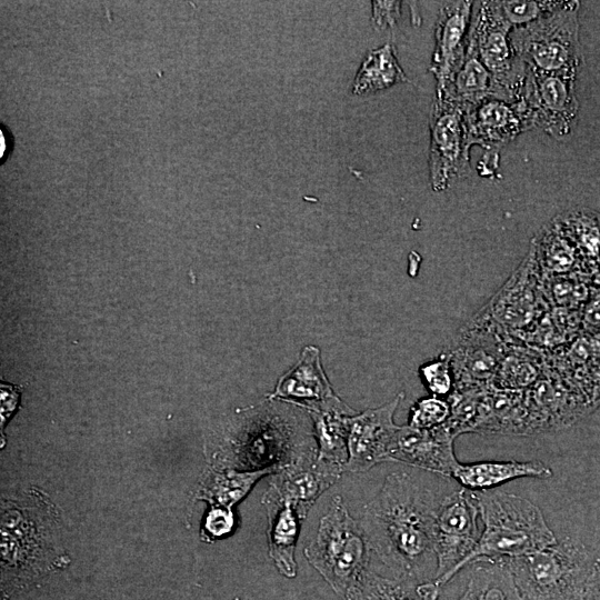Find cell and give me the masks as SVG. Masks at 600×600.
Masks as SVG:
<instances>
[{
    "mask_svg": "<svg viewBox=\"0 0 600 600\" xmlns=\"http://www.w3.org/2000/svg\"><path fill=\"white\" fill-rule=\"evenodd\" d=\"M512 29L501 14L497 1L474 2L469 44L494 78L503 100L520 102L528 67L512 46Z\"/></svg>",
    "mask_w": 600,
    "mask_h": 600,
    "instance_id": "6",
    "label": "cell"
},
{
    "mask_svg": "<svg viewBox=\"0 0 600 600\" xmlns=\"http://www.w3.org/2000/svg\"><path fill=\"white\" fill-rule=\"evenodd\" d=\"M551 222L573 244L594 277L600 266V212L574 208L556 216Z\"/></svg>",
    "mask_w": 600,
    "mask_h": 600,
    "instance_id": "24",
    "label": "cell"
},
{
    "mask_svg": "<svg viewBox=\"0 0 600 600\" xmlns=\"http://www.w3.org/2000/svg\"><path fill=\"white\" fill-rule=\"evenodd\" d=\"M474 568L459 600H523L504 560Z\"/></svg>",
    "mask_w": 600,
    "mask_h": 600,
    "instance_id": "27",
    "label": "cell"
},
{
    "mask_svg": "<svg viewBox=\"0 0 600 600\" xmlns=\"http://www.w3.org/2000/svg\"><path fill=\"white\" fill-rule=\"evenodd\" d=\"M370 552L361 522L350 516L340 496L332 498L316 538L303 550L310 564L346 599L366 574Z\"/></svg>",
    "mask_w": 600,
    "mask_h": 600,
    "instance_id": "3",
    "label": "cell"
},
{
    "mask_svg": "<svg viewBox=\"0 0 600 600\" xmlns=\"http://www.w3.org/2000/svg\"><path fill=\"white\" fill-rule=\"evenodd\" d=\"M567 1H497L507 22L514 29L533 22L564 6Z\"/></svg>",
    "mask_w": 600,
    "mask_h": 600,
    "instance_id": "30",
    "label": "cell"
},
{
    "mask_svg": "<svg viewBox=\"0 0 600 600\" xmlns=\"http://www.w3.org/2000/svg\"><path fill=\"white\" fill-rule=\"evenodd\" d=\"M473 432L514 436L528 433L524 391L504 390L493 386L487 388Z\"/></svg>",
    "mask_w": 600,
    "mask_h": 600,
    "instance_id": "19",
    "label": "cell"
},
{
    "mask_svg": "<svg viewBox=\"0 0 600 600\" xmlns=\"http://www.w3.org/2000/svg\"><path fill=\"white\" fill-rule=\"evenodd\" d=\"M407 81L408 78L396 56L394 46L386 43L367 53L354 77L352 92L376 93Z\"/></svg>",
    "mask_w": 600,
    "mask_h": 600,
    "instance_id": "25",
    "label": "cell"
},
{
    "mask_svg": "<svg viewBox=\"0 0 600 600\" xmlns=\"http://www.w3.org/2000/svg\"><path fill=\"white\" fill-rule=\"evenodd\" d=\"M234 524V519L231 510L221 507H213L207 518L204 528L212 537H222L229 533Z\"/></svg>",
    "mask_w": 600,
    "mask_h": 600,
    "instance_id": "34",
    "label": "cell"
},
{
    "mask_svg": "<svg viewBox=\"0 0 600 600\" xmlns=\"http://www.w3.org/2000/svg\"><path fill=\"white\" fill-rule=\"evenodd\" d=\"M400 1H372L371 23L377 30L393 28L401 16Z\"/></svg>",
    "mask_w": 600,
    "mask_h": 600,
    "instance_id": "33",
    "label": "cell"
},
{
    "mask_svg": "<svg viewBox=\"0 0 600 600\" xmlns=\"http://www.w3.org/2000/svg\"><path fill=\"white\" fill-rule=\"evenodd\" d=\"M577 72H538L528 68L522 101L533 126L557 140L572 133L579 114Z\"/></svg>",
    "mask_w": 600,
    "mask_h": 600,
    "instance_id": "11",
    "label": "cell"
},
{
    "mask_svg": "<svg viewBox=\"0 0 600 600\" xmlns=\"http://www.w3.org/2000/svg\"><path fill=\"white\" fill-rule=\"evenodd\" d=\"M579 9V1H567L560 9L512 29V46L529 69L578 73L582 60Z\"/></svg>",
    "mask_w": 600,
    "mask_h": 600,
    "instance_id": "5",
    "label": "cell"
},
{
    "mask_svg": "<svg viewBox=\"0 0 600 600\" xmlns=\"http://www.w3.org/2000/svg\"><path fill=\"white\" fill-rule=\"evenodd\" d=\"M473 1H446L439 9L434 29V49L429 71L442 90L461 66L469 44Z\"/></svg>",
    "mask_w": 600,
    "mask_h": 600,
    "instance_id": "14",
    "label": "cell"
},
{
    "mask_svg": "<svg viewBox=\"0 0 600 600\" xmlns=\"http://www.w3.org/2000/svg\"><path fill=\"white\" fill-rule=\"evenodd\" d=\"M466 107L436 93L429 118V177L441 192L469 172L470 146L464 122Z\"/></svg>",
    "mask_w": 600,
    "mask_h": 600,
    "instance_id": "8",
    "label": "cell"
},
{
    "mask_svg": "<svg viewBox=\"0 0 600 600\" xmlns=\"http://www.w3.org/2000/svg\"><path fill=\"white\" fill-rule=\"evenodd\" d=\"M581 600H600V557H597L586 581Z\"/></svg>",
    "mask_w": 600,
    "mask_h": 600,
    "instance_id": "35",
    "label": "cell"
},
{
    "mask_svg": "<svg viewBox=\"0 0 600 600\" xmlns=\"http://www.w3.org/2000/svg\"><path fill=\"white\" fill-rule=\"evenodd\" d=\"M596 558L584 543L567 537L504 561L523 600H581Z\"/></svg>",
    "mask_w": 600,
    "mask_h": 600,
    "instance_id": "4",
    "label": "cell"
},
{
    "mask_svg": "<svg viewBox=\"0 0 600 600\" xmlns=\"http://www.w3.org/2000/svg\"><path fill=\"white\" fill-rule=\"evenodd\" d=\"M308 413L313 421L317 459L346 471L348 419L354 411L343 402L327 409L310 410Z\"/></svg>",
    "mask_w": 600,
    "mask_h": 600,
    "instance_id": "22",
    "label": "cell"
},
{
    "mask_svg": "<svg viewBox=\"0 0 600 600\" xmlns=\"http://www.w3.org/2000/svg\"><path fill=\"white\" fill-rule=\"evenodd\" d=\"M539 352L516 341L503 351L492 386L504 390L524 391L544 373Z\"/></svg>",
    "mask_w": 600,
    "mask_h": 600,
    "instance_id": "26",
    "label": "cell"
},
{
    "mask_svg": "<svg viewBox=\"0 0 600 600\" xmlns=\"http://www.w3.org/2000/svg\"><path fill=\"white\" fill-rule=\"evenodd\" d=\"M420 377L429 392L439 398L449 397L454 390V376L446 351L420 367Z\"/></svg>",
    "mask_w": 600,
    "mask_h": 600,
    "instance_id": "31",
    "label": "cell"
},
{
    "mask_svg": "<svg viewBox=\"0 0 600 600\" xmlns=\"http://www.w3.org/2000/svg\"><path fill=\"white\" fill-rule=\"evenodd\" d=\"M479 508L474 491L461 488L437 503L432 542L436 579L440 590L448 574L474 549L480 538Z\"/></svg>",
    "mask_w": 600,
    "mask_h": 600,
    "instance_id": "9",
    "label": "cell"
},
{
    "mask_svg": "<svg viewBox=\"0 0 600 600\" xmlns=\"http://www.w3.org/2000/svg\"><path fill=\"white\" fill-rule=\"evenodd\" d=\"M594 280L597 281V284L600 287V266L594 274Z\"/></svg>",
    "mask_w": 600,
    "mask_h": 600,
    "instance_id": "37",
    "label": "cell"
},
{
    "mask_svg": "<svg viewBox=\"0 0 600 600\" xmlns=\"http://www.w3.org/2000/svg\"><path fill=\"white\" fill-rule=\"evenodd\" d=\"M278 471L280 470L269 468L242 473H209L203 482L202 498L230 510L231 506L242 499L259 479Z\"/></svg>",
    "mask_w": 600,
    "mask_h": 600,
    "instance_id": "28",
    "label": "cell"
},
{
    "mask_svg": "<svg viewBox=\"0 0 600 600\" xmlns=\"http://www.w3.org/2000/svg\"><path fill=\"white\" fill-rule=\"evenodd\" d=\"M270 400H282L300 408L319 410L343 403L333 392L320 362L318 348L306 347L300 360L278 381Z\"/></svg>",
    "mask_w": 600,
    "mask_h": 600,
    "instance_id": "16",
    "label": "cell"
},
{
    "mask_svg": "<svg viewBox=\"0 0 600 600\" xmlns=\"http://www.w3.org/2000/svg\"><path fill=\"white\" fill-rule=\"evenodd\" d=\"M344 470L317 459H301L272 474L269 482L282 500L291 504L304 520L317 499L336 483Z\"/></svg>",
    "mask_w": 600,
    "mask_h": 600,
    "instance_id": "17",
    "label": "cell"
},
{
    "mask_svg": "<svg viewBox=\"0 0 600 600\" xmlns=\"http://www.w3.org/2000/svg\"><path fill=\"white\" fill-rule=\"evenodd\" d=\"M432 493L406 472L386 477L360 520L371 551L402 579L413 580L434 558Z\"/></svg>",
    "mask_w": 600,
    "mask_h": 600,
    "instance_id": "1",
    "label": "cell"
},
{
    "mask_svg": "<svg viewBox=\"0 0 600 600\" xmlns=\"http://www.w3.org/2000/svg\"><path fill=\"white\" fill-rule=\"evenodd\" d=\"M553 476L552 469L540 460L530 461H482L461 463L454 470L452 478L462 488L471 491H484L502 483L521 479H549Z\"/></svg>",
    "mask_w": 600,
    "mask_h": 600,
    "instance_id": "20",
    "label": "cell"
},
{
    "mask_svg": "<svg viewBox=\"0 0 600 600\" xmlns=\"http://www.w3.org/2000/svg\"><path fill=\"white\" fill-rule=\"evenodd\" d=\"M450 412L451 408L447 399L434 396L421 398L410 409L408 426L417 429H433L444 424Z\"/></svg>",
    "mask_w": 600,
    "mask_h": 600,
    "instance_id": "32",
    "label": "cell"
},
{
    "mask_svg": "<svg viewBox=\"0 0 600 600\" xmlns=\"http://www.w3.org/2000/svg\"><path fill=\"white\" fill-rule=\"evenodd\" d=\"M512 341L478 310L459 328L444 350L451 361L454 388L492 386L503 351Z\"/></svg>",
    "mask_w": 600,
    "mask_h": 600,
    "instance_id": "7",
    "label": "cell"
},
{
    "mask_svg": "<svg viewBox=\"0 0 600 600\" xmlns=\"http://www.w3.org/2000/svg\"><path fill=\"white\" fill-rule=\"evenodd\" d=\"M483 530L474 549L448 574L444 584L468 564L513 559L557 541L540 508L504 491H474Z\"/></svg>",
    "mask_w": 600,
    "mask_h": 600,
    "instance_id": "2",
    "label": "cell"
},
{
    "mask_svg": "<svg viewBox=\"0 0 600 600\" xmlns=\"http://www.w3.org/2000/svg\"><path fill=\"white\" fill-rule=\"evenodd\" d=\"M454 439L446 424L433 429L400 426L390 449L389 461L452 478L460 464L453 450Z\"/></svg>",
    "mask_w": 600,
    "mask_h": 600,
    "instance_id": "15",
    "label": "cell"
},
{
    "mask_svg": "<svg viewBox=\"0 0 600 600\" xmlns=\"http://www.w3.org/2000/svg\"><path fill=\"white\" fill-rule=\"evenodd\" d=\"M436 93L446 96L463 106L474 104L489 98L503 100L494 78L482 64L470 44H468L461 66L449 83L444 89L436 90Z\"/></svg>",
    "mask_w": 600,
    "mask_h": 600,
    "instance_id": "23",
    "label": "cell"
},
{
    "mask_svg": "<svg viewBox=\"0 0 600 600\" xmlns=\"http://www.w3.org/2000/svg\"><path fill=\"white\" fill-rule=\"evenodd\" d=\"M541 274L529 250L503 286L480 309L512 340L528 332L546 312Z\"/></svg>",
    "mask_w": 600,
    "mask_h": 600,
    "instance_id": "10",
    "label": "cell"
},
{
    "mask_svg": "<svg viewBox=\"0 0 600 600\" xmlns=\"http://www.w3.org/2000/svg\"><path fill=\"white\" fill-rule=\"evenodd\" d=\"M262 503L268 517L269 556L283 576L293 578L297 573L294 551L303 519L271 488L264 492Z\"/></svg>",
    "mask_w": 600,
    "mask_h": 600,
    "instance_id": "18",
    "label": "cell"
},
{
    "mask_svg": "<svg viewBox=\"0 0 600 600\" xmlns=\"http://www.w3.org/2000/svg\"><path fill=\"white\" fill-rule=\"evenodd\" d=\"M464 107L470 148L479 146L489 154L498 156L502 147L534 127L523 101L510 102L489 98Z\"/></svg>",
    "mask_w": 600,
    "mask_h": 600,
    "instance_id": "13",
    "label": "cell"
},
{
    "mask_svg": "<svg viewBox=\"0 0 600 600\" xmlns=\"http://www.w3.org/2000/svg\"><path fill=\"white\" fill-rule=\"evenodd\" d=\"M591 374L593 378L591 380L594 383V390H593V394L596 398L594 400L598 404H600V357L593 364L591 369Z\"/></svg>",
    "mask_w": 600,
    "mask_h": 600,
    "instance_id": "36",
    "label": "cell"
},
{
    "mask_svg": "<svg viewBox=\"0 0 600 600\" xmlns=\"http://www.w3.org/2000/svg\"><path fill=\"white\" fill-rule=\"evenodd\" d=\"M351 600H423L413 586V580H396L366 572L361 582L350 596Z\"/></svg>",
    "mask_w": 600,
    "mask_h": 600,
    "instance_id": "29",
    "label": "cell"
},
{
    "mask_svg": "<svg viewBox=\"0 0 600 600\" xmlns=\"http://www.w3.org/2000/svg\"><path fill=\"white\" fill-rule=\"evenodd\" d=\"M529 250L541 277L593 276L573 244L551 221L533 236Z\"/></svg>",
    "mask_w": 600,
    "mask_h": 600,
    "instance_id": "21",
    "label": "cell"
},
{
    "mask_svg": "<svg viewBox=\"0 0 600 600\" xmlns=\"http://www.w3.org/2000/svg\"><path fill=\"white\" fill-rule=\"evenodd\" d=\"M403 393L391 401L348 419V461L346 470L364 472L377 463L389 461L390 449L400 426L393 421Z\"/></svg>",
    "mask_w": 600,
    "mask_h": 600,
    "instance_id": "12",
    "label": "cell"
}]
</instances>
